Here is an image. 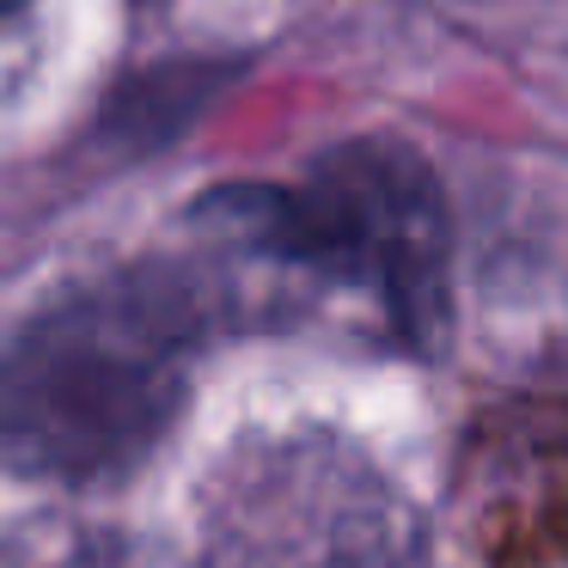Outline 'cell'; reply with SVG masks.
<instances>
[{
	"instance_id": "1",
	"label": "cell",
	"mask_w": 568,
	"mask_h": 568,
	"mask_svg": "<svg viewBox=\"0 0 568 568\" xmlns=\"http://www.w3.org/2000/svg\"><path fill=\"white\" fill-rule=\"evenodd\" d=\"M202 336L196 287L123 270L43 306L7 348V458L43 477H104L165 434Z\"/></svg>"
},
{
	"instance_id": "2",
	"label": "cell",
	"mask_w": 568,
	"mask_h": 568,
	"mask_svg": "<svg viewBox=\"0 0 568 568\" xmlns=\"http://www.w3.org/2000/svg\"><path fill=\"white\" fill-rule=\"evenodd\" d=\"M196 214L233 226L257 257L300 263L367 294L409 348L446 336L453 221L440 178L404 141H343L318 153L300 184L214 190Z\"/></svg>"
},
{
	"instance_id": "3",
	"label": "cell",
	"mask_w": 568,
	"mask_h": 568,
	"mask_svg": "<svg viewBox=\"0 0 568 568\" xmlns=\"http://www.w3.org/2000/svg\"><path fill=\"white\" fill-rule=\"evenodd\" d=\"M7 7H13V13H19V7H26V0H7Z\"/></svg>"
}]
</instances>
